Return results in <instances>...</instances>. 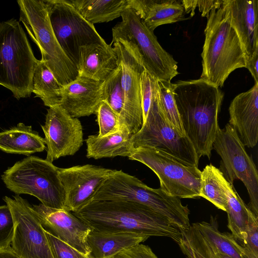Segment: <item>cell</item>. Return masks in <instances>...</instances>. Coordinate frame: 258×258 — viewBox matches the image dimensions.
Instances as JSON below:
<instances>
[{"label": "cell", "instance_id": "1", "mask_svg": "<svg viewBox=\"0 0 258 258\" xmlns=\"http://www.w3.org/2000/svg\"><path fill=\"white\" fill-rule=\"evenodd\" d=\"M173 95L186 136L200 159L211 157L219 127L218 116L224 97L219 87L203 79L172 83Z\"/></svg>", "mask_w": 258, "mask_h": 258}, {"label": "cell", "instance_id": "2", "mask_svg": "<svg viewBox=\"0 0 258 258\" xmlns=\"http://www.w3.org/2000/svg\"><path fill=\"white\" fill-rule=\"evenodd\" d=\"M72 213L92 230L106 232H133L171 238L178 244L182 231L149 208L121 201H91Z\"/></svg>", "mask_w": 258, "mask_h": 258}, {"label": "cell", "instance_id": "3", "mask_svg": "<svg viewBox=\"0 0 258 258\" xmlns=\"http://www.w3.org/2000/svg\"><path fill=\"white\" fill-rule=\"evenodd\" d=\"M207 18L201 78L222 87L233 71L245 67L246 55L222 6Z\"/></svg>", "mask_w": 258, "mask_h": 258}, {"label": "cell", "instance_id": "4", "mask_svg": "<svg viewBox=\"0 0 258 258\" xmlns=\"http://www.w3.org/2000/svg\"><path fill=\"white\" fill-rule=\"evenodd\" d=\"M128 201L144 205L168 219L182 231L190 228L189 210L180 199L167 195L161 188L148 186L137 177L116 170L106 179L91 201ZM90 201V202H91Z\"/></svg>", "mask_w": 258, "mask_h": 258}, {"label": "cell", "instance_id": "5", "mask_svg": "<svg viewBox=\"0 0 258 258\" xmlns=\"http://www.w3.org/2000/svg\"><path fill=\"white\" fill-rule=\"evenodd\" d=\"M38 61L19 22L11 19L1 22L0 85L18 100L30 97Z\"/></svg>", "mask_w": 258, "mask_h": 258}, {"label": "cell", "instance_id": "6", "mask_svg": "<svg viewBox=\"0 0 258 258\" xmlns=\"http://www.w3.org/2000/svg\"><path fill=\"white\" fill-rule=\"evenodd\" d=\"M20 21L38 47L41 59L58 82L65 86L78 76L77 67L68 57L54 35L49 17L48 0H19Z\"/></svg>", "mask_w": 258, "mask_h": 258}, {"label": "cell", "instance_id": "7", "mask_svg": "<svg viewBox=\"0 0 258 258\" xmlns=\"http://www.w3.org/2000/svg\"><path fill=\"white\" fill-rule=\"evenodd\" d=\"M1 178L16 195H30L46 207L63 208L66 194L58 167L46 159L29 156L4 171Z\"/></svg>", "mask_w": 258, "mask_h": 258}, {"label": "cell", "instance_id": "8", "mask_svg": "<svg viewBox=\"0 0 258 258\" xmlns=\"http://www.w3.org/2000/svg\"><path fill=\"white\" fill-rule=\"evenodd\" d=\"M121 21L112 29L111 44L121 39L133 44L137 49L145 69L158 81L171 82L179 73L177 62L158 42L154 32L149 30L132 8L121 14Z\"/></svg>", "mask_w": 258, "mask_h": 258}, {"label": "cell", "instance_id": "9", "mask_svg": "<svg viewBox=\"0 0 258 258\" xmlns=\"http://www.w3.org/2000/svg\"><path fill=\"white\" fill-rule=\"evenodd\" d=\"M128 158L151 169L159 179L160 188L167 195L179 199L200 197L201 171L198 166L154 148H135Z\"/></svg>", "mask_w": 258, "mask_h": 258}, {"label": "cell", "instance_id": "10", "mask_svg": "<svg viewBox=\"0 0 258 258\" xmlns=\"http://www.w3.org/2000/svg\"><path fill=\"white\" fill-rule=\"evenodd\" d=\"M134 148H154L188 165L198 167L199 158L186 137H182L166 120L158 102V90L140 130L132 137Z\"/></svg>", "mask_w": 258, "mask_h": 258}, {"label": "cell", "instance_id": "11", "mask_svg": "<svg viewBox=\"0 0 258 258\" xmlns=\"http://www.w3.org/2000/svg\"><path fill=\"white\" fill-rule=\"evenodd\" d=\"M213 148L221 158L228 181L233 184L235 180L239 179L244 183L250 200L247 206L258 217L257 170L235 130L229 123L224 128H219Z\"/></svg>", "mask_w": 258, "mask_h": 258}, {"label": "cell", "instance_id": "12", "mask_svg": "<svg viewBox=\"0 0 258 258\" xmlns=\"http://www.w3.org/2000/svg\"><path fill=\"white\" fill-rule=\"evenodd\" d=\"M49 17L62 50L77 67L80 47L106 42L93 24L85 20L68 0H48Z\"/></svg>", "mask_w": 258, "mask_h": 258}, {"label": "cell", "instance_id": "13", "mask_svg": "<svg viewBox=\"0 0 258 258\" xmlns=\"http://www.w3.org/2000/svg\"><path fill=\"white\" fill-rule=\"evenodd\" d=\"M112 44L121 68V84L124 97L118 122L120 126H124L134 135L143 124L140 79L145 69L141 56L133 44L121 39L115 40Z\"/></svg>", "mask_w": 258, "mask_h": 258}, {"label": "cell", "instance_id": "14", "mask_svg": "<svg viewBox=\"0 0 258 258\" xmlns=\"http://www.w3.org/2000/svg\"><path fill=\"white\" fill-rule=\"evenodd\" d=\"M4 200L14 220V233L11 247L20 258H53L40 220L26 200L18 195Z\"/></svg>", "mask_w": 258, "mask_h": 258}, {"label": "cell", "instance_id": "15", "mask_svg": "<svg viewBox=\"0 0 258 258\" xmlns=\"http://www.w3.org/2000/svg\"><path fill=\"white\" fill-rule=\"evenodd\" d=\"M41 128L47 146L46 160L52 162L61 157L74 155L83 143V127L78 118L70 115L59 105L47 109Z\"/></svg>", "mask_w": 258, "mask_h": 258}, {"label": "cell", "instance_id": "16", "mask_svg": "<svg viewBox=\"0 0 258 258\" xmlns=\"http://www.w3.org/2000/svg\"><path fill=\"white\" fill-rule=\"evenodd\" d=\"M116 171L91 164L58 168L66 194L63 209L70 212L80 210L91 201L104 181Z\"/></svg>", "mask_w": 258, "mask_h": 258}, {"label": "cell", "instance_id": "17", "mask_svg": "<svg viewBox=\"0 0 258 258\" xmlns=\"http://www.w3.org/2000/svg\"><path fill=\"white\" fill-rule=\"evenodd\" d=\"M44 230L67 243L80 252L91 255L87 236L92 230L72 213L64 209L32 205Z\"/></svg>", "mask_w": 258, "mask_h": 258}, {"label": "cell", "instance_id": "18", "mask_svg": "<svg viewBox=\"0 0 258 258\" xmlns=\"http://www.w3.org/2000/svg\"><path fill=\"white\" fill-rule=\"evenodd\" d=\"M102 82L78 75L73 81L63 86L59 106L73 117L95 114L102 101Z\"/></svg>", "mask_w": 258, "mask_h": 258}, {"label": "cell", "instance_id": "19", "mask_svg": "<svg viewBox=\"0 0 258 258\" xmlns=\"http://www.w3.org/2000/svg\"><path fill=\"white\" fill-rule=\"evenodd\" d=\"M222 6L240 39L246 59L258 53V0H223Z\"/></svg>", "mask_w": 258, "mask_h": 258}, {"label": "cell", "instance_id": "20", "mask_svg": "<svg viewBox=\"0 0 258 258\" xmlns=\"http://www.w3.org/2000/svg\"><path fill=\"white\" fill-rule=\"evenodd\" d=\"M229 124L245 146L253 148L258 141V83L237 95L229 107Z\"/></svg>", "mask_w": 258, "mask_h": 258}, {"label": "cell", "instance_id": "21", "mask_svg": "<svg viewBox=\"0 0 258 258\" xmlns=\"http://www.w3.org/2000/svg\"><path fill=\"white\" fill-rule=\"evenodd\" d=\"M118 64L117 54L111 44L94 43L80 47L78 75L103 82Z\"/></svg>", "mask_w": 258, "mask_h": 258}, {"label": "cell", "instance_id": "22", "mask_svg": "<svg viewBox=\"0 0 258 258\" xmlns=\"http://www.w3.org/2000/svg\"><path fill=\"white\" fill-rule=\"evenodd\" d=\"M133 8L151 31L158 26L183 20L185 14L181 1L129 0Z\"/></svg>", "mask_w": 258, "mask_h": 258}, {"label": "cell", "instance_id": "23", "mask_svg": "<svg viewBox=\"0 0 258 258\" xmlns=\"http://www.w3.org/2000/svg\"><path fill=\"white\" fill-rule=\"evenodd\" d=\"M149 235L133 232H106L92 230L87 242L93 258H110L119 252L140 244Z\"/></svg>", "mask_w": 258, "mask_h": 258}, {"label": "cell", "instance_id": "24", "mask_svg": "<svg viewBox=\"0 0 258 258\" xmlns=\"http://www.w3.org/2000/svg\"><path fill=\"white\" fill-rule=\"evenodd\" d=\"M132 136L124 126H120L117 131L102 137L90 135L85 141L86 156L95 159L116 156L128 157L134 149Z\"/></svg>", "mask_w": 258, "mask_h": 258}, {"label": "cell", "instance_id": "25", "mask_svg": "<svg viewBox=\"0 0 258 258\" xmlns=\"http://www.w3.org/2000/svg\"><path fill=\"white\" fill-rule=\"evenodd\" d=\"M45 149L44 138L23 123L0 133V150L5 152L29 156Z\"/></svg>", "mask_w": 258, "mask_h": 258}, {"label": "cell", "instance_id": "26", "mask_svg": "<svg viewBox=\"0 0 258 258\" xmlns=\"http://www.w3.org/2000/svg\"><path fill=\"white\" fill-rule=\"evenodd\" d=\"M83 18L94 24L121 17L130 7L129 0H68Z\"/></svg>", "mask_w": 258, "mask_h": 258}, {"label": "cell", "instance_id": "27", "mask_svg": "<svg viewBox=\"0 0 258 258\" xmlns=\"http://www.w3.org/2000/svg\"><path fill=\"white\" fill-rule=\"evenodd\" d=\"M222 183L227 197L226 212L228 228L235 240L242 246L247 237V230L250 210L245 204L233 185L222 177Z\"/></svg>", "mask_w": 258, "mask_h": 258}, {"label": "cell", "instance_id": "28", "mask_svg": "<svg viewBox=\"0 0 258 258\" xmlns=\"http://www.w3.org/2000/svg\"><path fill=\"white\" fill-rule=\"evenodd\" d=\"M62 87L45 63L38 60L32 83V92L35 97L40 98L49 108L59 105Z\"/></svg>", "mask_w": 258, "mask_h": 258}, {"label": "cell", "instance_id": "29", "mask_svg": "<svg viewBox=\"0 0 258 258\" xmlns=\"http://www.w3.org/2000/svg\"><path fill=\"white\" fill-rule=\"evenodd\" d=\"M192 224L221 252L231 258H249L244 247L231 233L219 231L216 217L211 216L209 222L202 221Z\"/></svg>", "mask_w": 258, "mask_h": 258}, {"label": "cell", "instance_id": "30", "mask_svg": "<svg viewBox=\"0 0 258 258\" xmlns=\"http://www.w3.org/2000/svg\"><path fill=\"white\" fill-rule=\"evenodd\" d=\"M178 245L187 258H231L220 251L193 224L182 232Z\"/></svg>", "mask_w": 258, "mask_h": 258}, {"label": "cell", "instance_id": "31", "mask_svg": "<svg viewBox=\"0 0 258 258\" xmlns=\"http://www.w3.org/2000/svg\"><path fill=\"white\" fill-rule=\"evenodd\" d=\"M223 173L212 164L201 171L200 197L212 203L217 208L226 211L227 201L222 183Z\"/></svg>", "mask_w": 258, "mask_h": 258}, {"label": "cell", "instance_id": "32", "mask_svg": "<svg viewBox=\"0 0 258 258\" xmlns=\"http://www.w3.org/2000/svg\"><path fill=\"white\" fill-rule=\"evenodd\" d=\"M158 84L159 104L166 120L180 136H186L174 99L172 83L158 81Z\"/></svg>", "mask_w": 258, "mask_h": 258}, {"label": "cell", "instance_id": "33", "mask_svg": "<svg viewBox=\"0 0 258 258\" xmlns=\"http://www.w3.org/2000/svg\"><path fill=\"white\" fill-rule=\"evenodd\" d=\"M121 73V68L119 64L117 68L103 81L101 86L102 101H105L111 107L118 119L122 112L124 99Z\"/></svg>", "mask_w": 258, "mask_h": 258}, {"label": "cell", "instance_id": "34", "mask_svg": "<svg viewBox=\"0 0 258 258\" xmlns=\"http://www.w3.org/2000/svg\"><path fill=\"white\" fill-rule=\"evenodd\" d=\"M99 131L97 135L102 137L117 131L120 125L118 117L105 101H102L96 111Z\"/></svg>", "mask_w": 258, "mask_h": 258}, {"label": "cell", "instance_id": "35", "mask_svg": "<svg viewBox=\"0 0 258 258\" xmlns=\"http://www.w3.org/2000/svg\"><path fill=\"white\" fill-rule=\"evenodd\" d=\"M140 88L143 122L147 117L153 98L158 91V80L145 70L141 76Z\"/></svg>", "mask_w": 258, "mask_h": 258}, {"label": "cell", "instance_id": "36", "mask_svg": "<svg viewBox=\"0 0 258 258\" xmlns=\"http://www.w3.org/2000/svg\"><path fill=\"white\" fill-rule=\"evenodd\" d=\"M14 233V223L9 207L0 206V251L11 246Z\"/></svg>", "mask_w": 258, "mask_h": 258}, {"label": "cell", "instance_id": "37", "mask_svg": "<svg viewBox=\"0 0 258 258\" xmlns=\"http://www.w3.org/2000/svg\"><path fill=\"white\" fill-rule=\"evenodd\" d=\"M53 258H93L86 255L44 230Z\"/></svg>", "mask_w": 258, "mask_h": 258}, {"label": "cell", "instance_id": "38", "mask_svg": "<svg viewBox=\"0 0 258 258\" xmlns=\"http://www.w3.org/2000/svg\"><path fill=\"white\" fill-rule=\"evenodd\" d=\"M249 258H258V217L249 213L247 237L243 246Z\"/></svg>", "mask_w": 258, "mask_h": 258}, {"label": "cell", "instance_id": "39", "mask_svg": "<svg viewBox=\"0 0 258 258\" xmlns=\"http://www.w3.org/2000/svg\"><path fill=\"white\" fill-rule=\"evenodd\" d=\"M184 7L185 14L190 13L192 17L195 11L198 8L202 13V17H207L209 13L214 9L219 8L221 7L223 0H181Z\"/></svg>", "mask_w": 258, "mask_h": 258}, {"label": "cell", "instance_id": "40", "mask_svg": "<svg viewBox=\"0 0 258 258\" xmlns=\"http://www.w3.org/2000/svg\"><path fill=\"white\" fill-rule=\"evenodd\" d=\"M110 258H158L151 248L139 244L124 249Z\"/></svg>", "mask_w": 258, "mask_h": 258}, {"label": "cell", "instance_id": "41", "mask_svg": "<svg viewBox=\"0 0 258 258\" xmlns=\"http://www.w3.org/2000/svg\"><path fill=\"white\" fill-rule=\"evenodd\" d=\"M258 53L246 60L245 67L248 70L255 83H258Z\"/></svg>", "mask_w": 258, "mask_h": 258}, {"label": "cell", "instance_id": "42", "mask_svg": "<svg viewBox=\"0 0 258 258\" xmlns=\"http://www.w3.org/2000/svg\"><path fill=\"white\" fill-rule=\"evenodd\" d=\"M0 258H20L14 252L11 246L0 251Z\"/></svg>", "mask_w": 258, "mask_h": 258}]
</instances>
